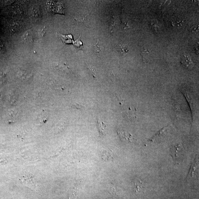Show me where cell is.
<instances>
[{"label":"cell","mask_w":199,"mask_h":199,"mask_svg":"<svg viewBox=\"0 0 199 199\" xmlns=\"http://www.w3.org/2000/svg\"><path fill=\"white\" fill-rule=\"evenodd\" d=\"M171 153L173 159L177 162H179L183 158L185 154L183 147L181 145L175 146L174 147H173Z\"/></svg>","instance_id":"obj_1"},{"label":"cell","mask_w":199,"mask_h":199,"mask_svg":"<svg viewBox=\"0 0 199 199\" xmlns=\"http://www.w3.org/2000/svg\"><path fill=\"white\" fill-rule=\"evenodd\" d=\"M20 180L25 186L34 190L37 187V183L34 178L31 176H23L20 178Z\"/></svg>","instance_id":"obj_2"},{"label":"cell","mask_w":199,"mask_h":199,"mask_svg":"<svg viewBox=\"0 0 199 199\" xmlns=\"http://www.w3.org/2000/svg\"><path fill=\"white\" fill-rule=\"evenodd\" d=\"M132 185L135 191L137 193H142L144 191L145 186L143 181L139 178H135L132 182Z\"/></svg>","instance_id":"obj_3"},{"label":"cell","mask_w":199,"mask_h":199,"mask_svg":"<svg viewBox=\"0 0 199 199\" xmlns=\"http://www.w3.org/2000/svg\"><path fill=\"white\" fill-rule=\"evenodd\" d=\"M181 63L186 69L191 70L194 66V63L191 57L189 55L184 54L181 58Z\"/></svg>","instance_id":"obj_4"},{"label":"cell","mask_w":199,"mask_h":199,"mask_svg":"<svg viewBox=\"0 0 199 199\" xmlns=\"http://www.w3.org/2000/svg\"><path fill=\"white\" fill-rule=\"evenodd\" d=\"M105 48L102 43L98 41L94 46V51L99 56H102L104 52Z\"/></svg>","instance_id":"obj_5"},{"label":"cell","mask_w":199,"mask_h":199,"mask_svg":"<svg viewBox=\"0 0 199 199\" xmlns=\"http://www.w3.org/2000/svg\"><path fill=\"white\" fill-rule=\"evenodd\" d=\"M141 55L143 61L147 62L151 61V53L147 49L143 48L142 50Z\"/></svg>","instance_id":"obj_6"},{"label":"cell","mask_w":199,"mask_h":199,"mask_svg":"<svg viewBox=\"0 0 199 199\" xmlns=\"http://www.w3.org/2000/svg\"><path fill=\"white\" fill-rule=\"evenodd\" d=\"M118 49L122 54H126L129 52V47L127 44H120L119 45Z\"/></svg>","instance_id":"obj_7"},{"label":"cell","mask_w":199,"mask_h":199,"mask_svg":"<svg viewBox=\"0 0 199 199\" xmlns=\"http://www.w3.org/2000/svg\"><path fill=\"white\" fill-rule=\"evenodd\" d=\"M118 134L121 139L123 140H125L127 141H131V135L128 133L122 132V131H119Z\"/></svg>","instance_id":"obj_8"},{"label":"cell","mask_w":199,"mask_h":199,"mask_svg":"<svg viewBox=\"0 0 199 199\" xmlns=\"http://www.w3.org/2000/svg\"><path fill=\"white\" fill-rule=\"evenodd\" d=\"M193 163L191 168L190 171L189 173V176L193 177L196 174V172L197 169V162L196 160Z\"/></svg>","instance_id":"obj_9"},{"label":"cell","mask_w":199,"mask_h":199,"mask_svg":"<svg viewBox=\"0 0 199 199\" xmlns=\"http://www.w3.org/2000/svg\"><path fill=\"white\" fill-rule=\"evenodd\" d=\"M18 75L20 78L24 80L27 79L31 76L30 74H28V72H27L26 71H24L23 70H20L18 73Z\"/></svg>","instance_id":"obj_10"},{"label":"cell","mask_w":199,"mask_h":199,"mask_svg":"<svg viewBox=\"0 0 199 199\" xmlns=\"http://www.w3.org/2000/svg\"><path fill=\"white\" fill-rule=\"evenodd\" d=\"M47 120V118L46 115H44V114H41L39 115L38 116V121L40 123H43L45 122Z\"/></svg>","instance_id":"obj_11"},{"label":"cell","mask_w":199,"mask_h":199,"mask_svg":"<svg viewBox=\"0 0 199 199\" xmlns=\"http://www.w3.org/2000/svg\"><path fill=\"white\" fill-rule=\"evenodd\" d=\"M6 80V75L4 72H0V83H3Z\"/></svg>","instance_id":"obj_12"},{"label":"cell","mask_w":199,"mask_h":199,"mask_svg":"<svg viewBox=\"0 0 199 199\" xmlns=\"http://www.w3.org/2000/svg\"><path fill=\"white\" fill-rule=\"evenodd\" d=\"M198 30L199 25L197 24L193 25L190 28V30L192 32H198Z\"/></svg>","instance_id":"obj_13"},{"label":"cell","mask_w":199,"mask_h":199,"mask_svg":"<svg viewBox=\"0 0 199 199\" xmlns=\"http://www.w3.org/2000/svg\"><path fill=\"white\" fill-rule=\"evenodd\" d=\"M88 68L90 70L91 72H92V74L94 77L96 76V73L95 71L94 70V68L93 67H92V66H88Z\"/></svg>","instance_id":"obj_14"},{"label":"cell","mask_w":199,"mask_h":199,"mask_svg":"<svg viewBox=\"0 0 199 199\" xmlns=\"http://www.w3.org/2000/svg\"><path fill=\"white\" fill-rule=\"evenodd\" d=\"M73 107H74V108H76V109H82V105H79V104H76L75 105H73Z\"/></svg>","instance_id":"obj_15"},{"label":"cell","mask_w":199,"mask_h":199,"mask_svg":"<svg viewBox=\"0 0 199 199\" xmlns=\"http://www.w3.org/2000/svg\"><path fill=\"white\" fill-rule=\"evenodd\" d=\"M3 43L0 41V50H1L2 47H3Z\"/></svg>","instance_id":"obj_16"}]
</instances>
